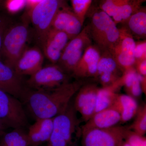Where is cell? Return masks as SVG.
Instances as JSON below:
<instances>
[{
  "instance_id": "8",
  "label": "cell",
  "mask_w": 146,
  "mask_h": 146,
  "mask_svg": "<svg viewBox=\"0 0 146 146\" xmlns=\"http://www.w3.org/2000/svg\"><path fill=\"white\" fill-rule=\"evenodd\" d=\"M0 121L6 127L13 129H24L29 125L21 101L1 90H0Z\"/></svg>"
},
{
  "instance_id": "14",
  "label": "cell",
  "mask_w": 146,
  "mask_h": 146,
  "mask_svg": "<svg viewBox=\"0 0 146 146\" xmlns=\"http://www.w3.org/2000/svg\"><path fill=\"white\" fill-rule=\"evenodd\" d=\"M42 50L36 47H27L17 60L14 70L19 75L31 76L40 70L44 63Z\"/></svg>"
},
{
  "instance_id": "26",
  "label": "cell",
  "mask_w": 146,
  "mask_h": 146,
  "mask_svg": "<svg viewBox=\"0 0 146 146\" xmlns=\"http://www.w3.org/2000/svg\"><path fill=\"white\" fill-rule=\"evenodd\" d=\"M73 11L82 23H84L93 0H71Z\"/></svg>"
},
{
  "instance_id": "25",
  "label": "cell",
  "mask_w": 146,
  "mask_h": 146,
  "mask_svg": "<svg viewBox=\"0 0 146 146\" xmlns=\"http://www.w3.org/2000/svg\"><path fill=\"white\" fill-rule=\"evenodd\" d=\"M136 117L133 124L128 128L138 136H143L146 132V106L139 107Z\"/></svg>"
},
{
  "instance_id": "22",
  "label": "cell",
  "mask_w": 146,
  "mask_h": 146,
  "mask_svg": "<svg viewBox=\"0 0 146 146\" xmlns=\"http://www.w3.org/2000/svg\"><path fill=\"white\" fill-rule=\"evenodd\" d=\"M119 79L112 85L98 89L95 114L112 106L118 95L117 91L122 87Z\"/></svg>"
},
{
  "instance_id": "18",
  "label": "cell",
  "mask_w": 146,
  "mask_h": 146,
  "mask_svg": "<svg viewBox=\"0 0 146 146\" xmlns=\"http://www.w3.org/2000/svg\"><path fill=\"white\" fill-rule=\"evenodd\" d=\"M53 119H36L30 126L27 132L30 146H38L48 142L53 129Z\"/></svg>"
},
{
  "instance_id": "4",
  "label": "cell",
  "mask_w": 146,
  "mask_h": 146,
  "mask_svg": "<svg viewBox=\"0 0 146 146\" xmlns=\"http://www.w3.org/2000/svg\"><path fill=\"white\" fill-rule=\"evenodd\" d=\"M60 7V0H42L33 5L27 14L32 25L33 36L37 46L41 50Z\"/></svg>"
},
{
  "instance_id": "24",
  "label": "cell",
  "mask_w": 146,
  "mask_h": 146,
  "mask_svg": "<svg viewBox=\"0 0 146 146\" xmlns=\"http://www.w3.org/2000/svg\"><path fill=\"white\" fill-rule=\"evenodd\" d=\"M13 129L1 135L0 146H30L27 132L24 129Z\"/></svg>"
},
{
  "instance_id": "10",
  "label": "cell",
  "mask_w": 146,
  "mask_h": 146,
  "mask_svg": "<svg viewBox=\"0 0 146 146\" xmlns=\"http://www.w3.org/2000/svg\"><path fill=\"white\" fill-rule=\"evenodd\" d=\"M120 36L118 42L109 51L123 74L134 68L136 60L134 48L136 42L132 35L124 27L119 28Z\"/></svg>"
},
{
  "instance_id": "28",
  "label": "cell",
  "mask_w": 146,
  "mask_h": 146,
  "mask_svg": "<svg viewBox=\"0 0 146 146\" xmlns=\"http://www.w3.org/2000/svg\"><path fill=\"white\" fill-rule=\"evenodd\" d=\"M142 77V76L138 74V76L134 80L130 87L126 91L127 95L133 97L134 98H139L143 92L141 82Z\"/></svg>"
},
{
  "instance_id": "19",
  "label": "cell",
  "mask_w": 146,
  "mask_h": 146,
  "mask_svg": "<svg viewBox=\"0 0 146 146\" xmlns=\"http://www.w3.org/2000/svg\"><path fill=\"white\" fill-rule=\"evenodd\" d=\"M121 121L119 113L111 106L94 114L84 125L82 126V131L91 129L112 127L121 122Z\"/></svg>"
},
{
  "instance_id": "21",
  "label": "cell",
  "mask_w": 146,
  "mask_h": 146,
  "mask_svg": "<svg viewBox=\"0 0 146 146\" xmlns=\"http://www.w3.org/2000/svg\"><path fill=\"white\" fill-rule=\"evenodd\" d=\"M123 24L133 38L144 40L146 36V9L141 7Z\"/></svg>"
},
{
  "instance_id": "11",
  "label": "cell",
  "mask_w": 146,
  "mask_h": 146,
  "mask_svg": "<svg viewBox=\"0 0 146 146\" xmlns=\"http://www.w3.org/2000/svg\"><path fill=\"white\" fill-rule=\"evenodd\" d=\"M99 87L96 83H84L77 92L73 103L76 111L85 123L95 114L97 93Z\"/></svg>"
},
{
  "instance_id": "3",
  "label": "cell",
  "mask_w": 146,
  "mask_h": 146,
  "mask_svg": "<svg viewBox=\"0 0 146 146\" xmlns=\"http://www.w3.org/2000/svg\"><path fill=\"white\" fill-rule=\"evenodd\" d=\"M29 23L27 14L18 21L14 19L4 36L0 60L13 69L27 47L30 35Z\"/></svg>"
},
{
  "instance_id": "1",
  "label": "cell",
  "mask_w": 146,
  "mask_h": 146,
  "mask_svg": "<svg viewBox=\"0 0 146 146\" xmlns=\"http://www.w3.org/2000/svg\"><path fill=\"white\" fill-rule=\"evenodd\" d=\"M84 83L82 80H77L52 89L35 90L27 88L21 99L35 119L54 118L66 109Z\"/></svg>"
},
{
  "instance_id": "9",
  "label": "cell",
  "mask_w": 146,
  "mask_h": 146,
  "mask_svg": "<svg viewBox=\"0 0 146 146\" xmlns=\"http://www.w3.org/2000/svg\"><path fill=\"white\" fill-rule=\"evenodd\" d=\"M71 75L57 64L42 67L26 81L28 88L35 90L57 88L70 82Z\"/></svg>"
},
{
  "instance_id": "20",
  "label": "cell",
  "mask_w": 146,
  "mask_h": 146,
  "mask_svg": "<svg viewBox=\"0 0 146 146\" xmlns=\"http://www.w3.org/2000/svg\"><path fill=\"white\" fill-rule=\"evenodd\" d=\"M112 107L117 110L121 116V122L130 121L135 116L139 107L136 99L128 95L118 94Z\"/></svg>"
},
{
  "instance_id": "31",
  "label": "cell",
  "mask_w": 146,
  "mask_h": 146,
  "mask_svg": "<svg viewBox=\"0 0 146 146\" xmlns=\"http://www.w3.org/2000/svg\"><path fill=\"white\" fill-rule=\"evenodd\" d=\"M134 68L138 74L146 77V59L136 62Z\"/></svg>"
},
{
  "instance_id": "5",
  "label": "cell",
  "mask_w": 146,
  "mask_h": 146,
  "mask_svg": "<svg viewBox=\"0 0 146 146\" xmlns=\"http://www.w3.org/2000/svg\"><path fill=\"white\" fill-rule=\"evenodd\" d=\"M88 26L92 40L101 50H112L119 38V29L117 24L100 8L92 13Z\"/></svg>"
},
{
  "instance_id": "6",
  "label": "cell",
  "mask_w": 146,
  "mask_h": 146,
  "mask_svg": "<svg viewBox=\"0 0 146 146\" xmlns=\"http://www.w3.org/2000/svg\"><path fill=\"white\" fill-rule=\"evenodd\" d=\"M131 131L128 127L116 125L82 131L81 146H124Z\"/></svg>"
},
{
  "instance_id": "7",
  "label": "cell",
  "mask_w": 146,
  "mask_h": 146,
  "mask_svg": "<svg viewBox=\"0 0 146 146\" xmlns=\"http://www.w3.org/2000/svg\"><path fill=\"white\" fill-rule=\"evenodd\" d=\"M92 38L89 26L85 27L81 32L68 42L57 64L65 72L72 76L86 48L92 44Z\"/></svg>"
},
{
  "instance_id": "2",
  "label": "cell",
  "mask_w": 146,
  "mask_h": 146,
  "mask_svg": "<svg viewBox=\"0 0 146 146\" xmlns=\"http://www.w3.org/2000/svg\"><path fill=\"white\" fill-rule=\"evenodd\" d=\"M74 104L70 102L66 109L53 119V129L48 146H80L81 120Z\"/></svg>"
},
{
  "instance_id": "32",
  "label": "cell",
  "mask_w": 146,
  "mask_h": 146,
  "mask_svg": "<svg viewBox=\"0 0 146 146\" xmlns=\"http://www.w3.org/2000/svg\"><path fill=\"white\" fill-rule=\"evenodd\" d=\"M5 126L0 121V136L4 133V131L6 128Z\"/></svg>"
},
{
  "instance_id": "16",
  "label": "cell",
  "mask_w": 146,
  "mask_h": 146,
  "mask_svg": "<svg viewBox=\"0 0 146 146\" xmlns=\"http://www.w3.org/2000/svg\"><path fill=\"white\" fill-rule=\"evenodd\" d=\"M100 55L101 50L98 47L92 44L90 45L85 50L72 76L78 80L95 77Z\"/></svg>"
},
{
  "instance_id": "33",
  "label": "cell",
  "mask_w": 146,
  "mask_h": 146,
  "mask_svg": "<svg viewBox=\"0 0 146 146\" xmlns=\"http://www.w3.org/2000/svg\"><path fill=\"white\" fill-rule=\"evenodd\" d=\"M27 1L31 3L33 5H34L35 4L41 1L42 0H27Z\"/></svg>"
},
{
  "instance_id": "30",
  "label": "cell",
  "mask_w": 146,
  "mask_h": 146,
  "mask_svg": "<svg viewBox=\"0 0 146 146\" xmlns=\"http://www.w3.org/2000/svg\"><path fill=\"white\" fill-rule=\"evenodd\" d=\"M134 57L136 62L146 59V39L136 42L134 48Z\"/></svg>"
},
{
  "instance_id": "13",
  "label": "cell",
  "mask_w": 146,
  "mask_h": 146,
  "mask_svg": "<svg viewBox=\"0 0 146 146\" xmlns=\"http://www.w3.org/2000/svg\"><path fill=\"white\" fill-rule=\"evenodd\" d=\"M27 88L23 77L0 60V90L21 99Z\"/></svg>"
},
{
  "instance_id": "27",
  "label": "cell",
  "mask_w": 146,
  "mask_h": 146,
  "mask_svg": "<svg viewBox=\"0 0 146 146\" xmlns=\"http://www.w3.org/2000/svg\"><path fill=\"white\" fill-rule=\"evenodd\" d=\"M14 20L11 14L5 9H0V55L5 34Z\"/></svg>"
},
{
  "instance_id": "17",
  "label": "cell",
  "mask_w": 146,
  "mask_h": 146,
  "mask_svg": "<svg viewBox=\"0 0 146 146\" xmlns=\"http://www.w3.org/2000/svg\"><path fill=\"white\" fill-rule=\"evenodd\" d=\"M70 40L65 33L51 29L42 47L44 56L52 64H57Z\"/></svg>"
},
{
  "instance_id": "23",
  "label": "cell",
  "mask_w": 146,
  "mask_h": 146,
  "mask_svg": "<svg viewBox=\"0 0 146 146\" xmlns=\"http://www.w3.org/2000/svg\"><path fill=\"white\" fill-rule=\"evenodd\" d=\"M144 1L145 0H120L112 19L117 25L123 23L141 8V5Z\"/></svg>"
},
{
  "instance_id": "29",
  "label": "cell",
  "mask_w": 146,
  "mask_h": 146,
  "mask_svg": "<svg viewBox=\"0 0 146 146\" xmlns=\"http://www.w3.org/2000/svg\"><path fill=\"white\" fill-rule=\"evenodd\" d=\"M27 1V0H5L3 8L11 14L23 8Z\"/></svg>"
},
{
  "instance_id": "12",
  "label": "cell",
  "mask_w": 146,
  "mask_h": 146,
  "mask_svg": "<svg viewBox=\"0 0 146 146\" xmlns=\"http://www.w3.org/2000/svg\"><path fill=\"white\" fill-rule=\"evenodd\" d=\"M122 74V72L110 52L106 50H101L96 74L94 78L97 80L103 87H104L112 85L118 80Z\"/></svg>"
},
{
  "instance_id": "34",
  "label": "cell",
  "mask_w": 146,
  "mask_h": 146,
  "mask_svg": "<svg viewBox=\"0 0 146 146\" xmlns=\"http://www.w3.org/2000/svg\"><path fill=\"white\" fill-rule=\"evenodd\" d=\"M5 0H0V9L3 8Z\"/></svg>"
},
{
  "instance_id": "15",
  "label": "cell",
  "mask_w": 146,
  "mask_h": 146,
  "mask_svg": "<svg viewBox=\"0 0 146 146\" xmlns=\"http://www.w3.org/2000/svg\"><path fill=\"white\" fill-rule=\"evenodd\" d=\"M83 23L73 10L60 7L53 21L51 28L65 33L70 40L81 32Z\"/></svg>"
}]
</instances>
